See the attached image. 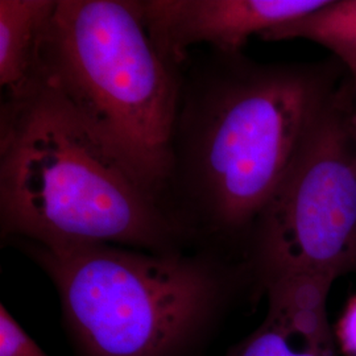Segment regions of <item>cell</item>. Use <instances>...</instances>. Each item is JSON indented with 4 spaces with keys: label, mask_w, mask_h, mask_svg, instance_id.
Listing matches in <instances>:
<instances>
[{
    "label": "cell",
    "mask_w": 356,
    "mask_h": 356,
    "mask_svg": "<svg viewBox=\"0 0 356 356\" xmlns=\"http://www.w3.org/2000/svg\"><path fill=\"white\" fill-rule=\"evenodd\" d=\"M338 67L216 51L182 76L161 201L197 245L244 260L259 216L342 86Z\"/></svg>",
    "instance_id": "cell-1"
},
{
    "label": "cell",
    "mask_w": 356,
    "mask_h": 356,
    "mask_svg": "<svg viewBox=\"0 0 356 356\" xmlns=\"http://www.w3.org/2000/svg\"><path fill=\"white\" fill-rule=\"evenodd\" d=\"M0 229L4 241L47 248L200 247L38 78L1 103Z\"/></svg>",
    "instance_id": "cell-2"
},
{
    "label": "cell",
    "mask_w": 356,
    "mask_h": 356,
    "mask_svg": "<svg viewBox=\"0 0 356 356\" xmlns=\"http://www.w3.org/2000/svg\"><path fill=\"white\" fill-rule=\"evenodd\" d=\"M13 243L53 282L78 356L202 355L236 302H254L247 263L214 247Z\"/></svg>",
    "instance_id": "cell-3"
},
{
    "label": "cell",
    "mask_w": 356,
    "mask_h": 356,
    "mask_svg": "<svg viewBox=\"0 0 356 356\" xmlns=\"http://www.w3.org/2000/svg\"><path fill=\"white\" fill-rule=\"evenodd\" d=\"M35 78L163 204L182 74L154 47L138 0H57Z\"/></svg>",
    "instance_id": "cell-4"
},
{
    "label": "cell",
    "mask_w": 356,
    "mask_h": 356,
    "mask_svg": "<svg viewBox=\"0 0 356 356\" xmlns=\"http://www.w3.org/2000/svg\"><path fill=\"white\" fill-rule=\"evenodd\" d=\"M346 81L259 216L244 251L254 301L270 281L312 272L356 273V152Z\"/></svg>",
    "instance_id": "cell-5"
},
{
    "label": "cell",
    "mask_w": 356,
    "mask_h": 356,
    "mask_svg": "<svg viewBox=\"0 0 356 356\" xmlns=\"http://www.w3.org/2000/svg\"><path fill=\"white\" fill-rule=\"evenodd\" d=\"M326 0H138L143 22L166 63L181 70L194 45L239 54L252 35L302 17Z\"/></svg>",
    "instance_id": "cell-6"
},
{
    "label": "cell",
    "mask_w": 356,
    "mask_h": 356,
    "mask_svg": "<svg viewBox=\"0 0 356 356\" xmlns=\"http://www.w3.org/2000/svg\"><path fill=\"white\" fill-rule=\"evenodd\" d=\"M330 275L297 272L264 288L267 313L225 356H341L327 314Z\"/></svg>",
    "instance_id": "cell-7"
},
{
    "label": "cell",
    "mask_w": 356,
    "mask_h": 356,
    "mask_svg": "<svg viewBox=\"0 0 356 356\" xmlns=\"http://www.w3.org/2000/svg\"><path fill=\"white\" fill-rule=\"evenodd\" d=\"M57 0H0V86L13 97L32 82Z\"/></svg>",
    "instance_id": "cell-8"
},
{
    "label": "cell",
    "mask_w": 356,
    "mask_h": 356,
    "mask_svg": "<svg viewBox=\"0 0 356 356\" xmlns=\"http://www.w3.org/2000/svg\"><path fill=\"white\" fill-rule=\"evenodd\" d=\"M264 41L302 38L330 51L356 88V0H326L317 10L260 35Z\"/></svg>",
    "instance_id": "cell-9"
},
{
    "label": "cell",
    "mask_w": 356,
    "mask_h": 356,
    "mask_svg": "<svg viewBox=\"0 0 356 356\" xmlns=\"http://www.w3.org/2000/svg\"><path fill=\"white\" fill-rule=\"evenodd\" d=\"M0 356H49L22 329L3 304L0 305Z\"/></svg>",
    "instance_id": "cell-10"
},
{
    "label": "cell",
    "mask_w": 356,
    "mask_h": 356,
    "mask_svg": "<svg viewBox=\"0 0 356 356\" xmlns=\"http://www.w3.org/2000/svg\"><path fill=\"white\" fill-rule=\"evenodd\" d=\"M332 329L339 355L356 356V293L346 301Z\"/></svg>",
    "instance_id": "cell-11"
},
{
    "label": "cell",
    "mask_w": 356,
    "mask_h": 356,
    "mask_svg": "<svg viewBox=\"0 0 356 356\" xmlns=\"http://www.w3.org/2000/svg\"><path fill=\"white\" fill-rule=\"evenodd\" d=\"M351 99H350V107H348V122L353 134V139L355 144L356 152V88L351 83Z\"/></svg>",
    "instance_id": "cell-12"
}]
</instances>
